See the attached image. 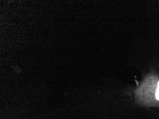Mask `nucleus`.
Segmentation results:
<instances>
[{"instance_id":"1","label":"nucleus","mask_w":159,"mask_h":119,"mask_svg":"<svg viewBox=\"0 0 159 119\" xmlns=\"http://www.w3.org/2000/svg\"><path fill=\"white\" fill-rule=\"evenodd\" d=\"M156 98L157 100L159 101V81L158 82L157 90H156Z\"/></svg>"}]
</instances>
